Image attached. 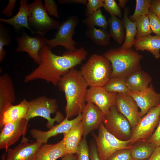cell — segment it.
<instances>
[{
    "label": "cell",
    "instance_id": "3957f363",
    "mask_svg": "<svg viewBox=\"0 0 160 160\" xmlns=\"http://www.w3.org/2000/svg\"><path fill=\"white\" fill-rule=\"evenodd\" d=\"M103 55L111 63L112 71L110 78L126 77L132 73L142 69L140 61L143 56L132 48H113L106 51Z\"/></svg>",
    "mask_w": 160,
    "mask_h": 160
},
{
    "label": "cell",
    "instance_id": "ba28073f",
    "mask_svg": "<svg viewBox=\"0 0 160 160\" xmlns=\"http://www.w3.org/2000/svg\"><path fill=\"white\" fill-rule=\"evenodd\" d=\"M102 123L106 129L118 139L124 141L130 139L132 133L130 124L116 105L111 107L105 115Z\"/></svg>",
    "mask_w": 160,
    "mask_h": 160
},
{
    "label": "cell",
    "instance_id": "cb8c5ba5",
    "mask_svg": "<svg viewBox=\"0 0 160 160\" xmlns=\"http://www.w3.org/2000/svg\"><path fill=\"white\" fill-rule=\"evenodd\" d=\"M63 134L64 137L63 140L67 154H75L83 134L81 120L76 124L68 131Z\"/></svg>",
    "mask_w": 160,
    "mask_h": 160
},
{
    "label": "cell",
    "instance_id": "2e32d148",
    "mask_svg": "<svg viewBox=\"0 0 160 160\" xmlns=\"http://www.w3.org/2000/svg\"><path fill=\"white\" fill-rule=\"evenodd\" d=\"M81 114L83 129V137L86 138L89 133L98 128L105 114L96 105L91 103H87Z\"/></svg>",
    "mask_w": 160,
    "mask_h": 160
},
{
    "label": "cell",
    "instance_id": "60d3db41",
    "mask_svg": "<svg viewBox=\"0 0 160 160\" xmlns=\"http://www.w3.org/2000/svg\"><path fill=\"white\" fill-rule=\"evenodd\" d=\"M147 140L156 147L160 145V120L155 130Z\"/></svg>",
    "mask_w": 160,
    "mask_h": 160
},
{
    "label": "cell",
    "instance_id": "9c48e42d",
    "mask_svg": "<svg viewBox=\"0 0 160 160\" xmlns=\"http://www.w3.org/2000/svg\"><path fill=\"white\" fill-rule=\"evenodd\" d=\"M160 120V104L151 109L132 130L129 145L148 139L152 134Z\"/></svg>",
    "mask_w": 160,
    "mask_h": 160
},
{
    "label": "cell",
    "instance_id": "7dc6e473",
    "mask_svg": "<svg viewBox=\"0 0 160 160\" xmlns=\"http://www.w3.org/2000/svg\"><path fill=\"white\" fill-rule=\"evenodd\" d=\"M61 160H76V156L74 154H68L63 156Z\"/></svg>",
    "mask_w": 160,
    "mask_h": 160
},
{
    "label": "cell",
    "instance_id": "4fadbf2b",
    "mask_svg": "<svg viewBox=\"0 0 160 160\" xmlns=\"http://www.w3.org/2000/svg\"><path fill=\"white\" fill-rule=\"evenodd\" d=\"M117 93L107 91L103 87H90L87 89L86 100L96 105L105 114L116 105Z\"/></svg>",
    "mask_w": 160,
    "mask_h": 160
},
{
    "label": "cell",
    "instance_id": "7c38bea8",
    "mask_svg": "<svg viewBox=\"0 0 160 160\" xmlns=\"http://www.w3.org/2000/svg\"><path fill=\"white\" fill-rule=\"evenodd\" d=\"M25 118L5 125L0 134V149L5 150L15 143L22 135L25 137L28 128Z\"/></svg>",
    "mask_w": 160,
    "mask_h": 160
},
{
    "label": "cell",
    "instance_id": "f546056e",
    "mask_svg": "<svg viewBox=\"0 0 160 160\" xmlns=\"http://www.w3.org/2000/svg\"><path fill=\"white\" fill-rule=\"evenodd\" d=\"M82 22L88 28L97 26L107 30L108 27V20L103 15L100 9L83 19Z\"/></svg>",
    "mask_w": 160,
    "mask_h": 160
},
{
    "label": "cell",
    "instance_id": "d590c367",
    "mask_svg": "<svg viewBox=\"0 0 160 160\" xmlns=\"http://www.w3.org/2000/svg\"><path fill=\"white\" fill-rule=\"evenodd\" d=\"M103 7L111 16L122 17V14L121 10L114 0H104Z\"/></svg>",
    "mask_w": 160,
    "mask_h": 160
},
{
    "label": "cell",
    "instance_id": "7bdbcfd3",
    "mask_svg": "<svg viewBox=\"0 0 160 160\" xmlns=\"http://www.w3.org/2000/svg\"><path fill=\"white\" fill-rule=\"evenodd\" d=\"M149 11L154 13L160 18V0H152Z\"/></svg>",
    "mask_w": 160,
    "mask_h": 160
},
{
    "label": "cell",
    "instance_id": "f35d334b",
    "mask_svg": "<svg viewBox=\"0 0 160 160\" xmlns=\"http://www.w3.org/2000/svg\"><path fill=\"white\" fill-rule=\"evenodd\" d=\"M130 149L119 150L111 155L107 160H131Z\"/></svg>",
    "mask_w": 160,
    "mask_h": 160
},
{
    "label": "cell",
    "instance_id": "e575fe53",
    "mask_svg": "<svg viewBox=\"0 0 160 160\" xmlns=\"http://www.w3.org/2000/svg\"><path fill=\"white\" fill-rule=\"evenodd\" d=\"M75 154L76 160H90L89 149L86 138L81 139Z\"/></svg>",
    "mask_w": 160,
    "mask_h": 160
},
{
    "label": "cell",
    "instance_id": "c3c4849f",
    "mask_svg": "<svg viewBox=\"0 0 160 160\" xmlns=\"http://www.w3.org/2000/svg\"><path fill=\"white\" fill-rule=\"evenodd\" d=\"M119 3L118 5L121 8H125V7L128 1L127 0H119Z\"/></svg>",
    "mask_w": 160,
    "mask_h": 160
},
{
    "label": "cell",
    "instance_id": "f6af8a7d",
    "mask_svg": "<svg viewBox=\"0 0 160 160\" xmlns=\"http://www.w3.org/2000/svg\"><path fill=\"white\" fill-rule=\"evenodd\" d=\"M87 0H59L58 3L59 4H81L86 5Z\"/></svg>",
    "mask_w": 160,
    "mask_h": 160
},
{
    "label": "cell",
    "instance_id": "ab89813d",
    "mask_svg": "<svg viewBox=\"0 0 160 160\" xmlns=\"http://www.w3.org/2000/svg\"><path fill=\"white\" fill-rule=\"evenodd\" d=\"M44 8L49 15L57 18H59L57 5L52 0H44Z\"/></svg>",
    "mask_w": 160,
    "mask_h": 160
},
{
    "label": "cell",
    "instance_id": "4316f807",
    "mask_svg": "<svg viewBox=\"0 0 160 160\" xmlns=\"http://www.w3.org/2000/svg\"><path fill=\"white\" fill-rule=\"evenodd\" d=\"M139 143L130 149L132 159L136 160L148 159L157 147L154 144L148 142L147 140L139 141Z\"/></svg>",
    "mask_w": 160,
    "mask_h": 160
},
{
    "label": "cell",
    "instance_id": "f1b7e54d",
    "mask_svg": "<svg viewBox=\"0 0 160 160\" xmlns=\"http://www.w3.org/2000/svg\"><path fill=\"white\" fill-rule=\"evenodd\" d=\"M85 35L97 45L105 46L109 44L111 36L107 30L95 27L89 28Z\"/></svg>",
    "mask_w": 160,
    "mask_h": 160
},
{
    "label": "cell",
    "instance_id": "52a82bcc",
    "mask_svg": "<svg viewBox=\"0 0 160 160\" xmlns=\"http://www.w3.org/2000/svg\"><path fill=\"white\" fill-rule=\"evenodd\" d=\"M94 138L98 155L100 160H107L113 153L123 149H130L133 145H130V141L120 140L109 132L102 122L98 128L97 135L92 134Z\"/></svg>",
    "mask_w": 160,
    "mask_h": 160
},
{
    "label": "cell",
    "instance_id": "e0dca14e",
    "mask_svg": "<svg viewBox=\"0 0 160 160\" xmlns=\"http://www.w3.org/2000/svg\"><path fill=\"white\" fill-rule=\"evenodd\" d=\"M28 141L26 138H23L21 143L15 148L5 150L6 160H35L37 151L44 143Z\"/></svg>",
    "mask_w": 160,
    "mask_h": 160
},
{
    "label": "cell",
    "instance_id": "7402d4cb",
    "mask_svg": "<svg viewBox=\"0 0 160 160\" xmlns=\"http://www.w3.org/2000/svg\"><path fill=\"white\" fill-rule=\"evenodd\" d=\"M27 2V0H21L19 10L16 14L8 19L0 18V21L12 25L16 31L24 27L28 28L32 34H35L28 24V17L30 14L28 8Z\"/></svg>",
    "mask_w": 160,
    "mask_h": 160
},
{
    "label": "cell",
    "instance_id": "ac0fdd59",
    "mask_svg": "<svg viewBox=\"0 0 160 160\" xmlns=\"http://www.w3.org/2000/svg\"><path fill=\"white\" fill-rule=\"evenodd\" d=\"M81 114L80 113L75 118L69 120L65 118L58 124L53 126L47 131H43L37 129H33L30 131V134L36 141L43 143H47L51 137L68 131L73 126L81 120Z\"/></svg>",
    "mask_w": 160,
    "mask_h": 160
},
{
    "label": "cell",
    "instance_id": "d4e9b609",
    "mask_svg": "<svg viewBox=\"0 0 160 160\" xmlns=\"http://www.w3.org/2000/svg\"><path fill=\"white\" fill-rule=\"evenodd\" d=\"M133 46L137 51L146 50L151 52L155 59L160 58V36L150 35L136 38Z\"/></svg>",
    "mask_w": 160,
    "mask_h": 160
},
{
    "label": "cell",
    "instance_id": "9a60e30c",
    "mask_svg": "<svg viewBox=\"0 0 160 160\" xmlns=\"http://www.w3.org/2000/svg\"><path fill=\"white\" fill-rule=\"evenodd\" d=\"M116 106L118 111L127 119L133 129L142 118L135 101L127 94L117 93Z\"/></svg>",
    "mask_w": 160,
    "mask_h": 160
},
{
    "label": "cell",
    "instance_id": "bcb514c9",
    "mask_svg": "<svg viewBox=\"0 0 160 160\" xmlns=\"http://www.w3.org/2000/svg\"><path fill=\"white\" fill-rule=\"evenodd\" d=\"M147 160H160V145L156 148Z\"/></svg>",
    "mask_w": 160,
    "mask_h": 160
},
{
    "label": "cell",
    "instance_id": "83f0119b",
    "mask_svg": "<svg viewBox=\"0 0 160 160\" xmlns=\"http://www.w3.org/2000/svg\"><path fill=\"white\" fill-rule=\"evenodd\" d=\"M108 23L111 37L119 44L123 43L125 37V31L122 20L116 16H111Z\"/></svg>",
    "mask_w": 160,
    "mask_h": 160
},
{
    "label": "cell",
    "instance_id": "8d00e7d4",
    "mask_svg": "<svg viewBox=\"0 0 160 160\" xmlns=\"http://www.w3.org/2000/svg\"><path fill=\"white\" fill-rule=\"evenodd\" d=\"M104 0H88L86 5V16L88 17L103 7Z\"/></svg>",
    "mask_w": 160,
    "mask_h": 160
},
{
    "label": "cell",
    "instance_id": "1f68e13d",
    "mask_svg": "<svg viewBox=\"0 0 160 160\" xmlns=\"http://www.w3.org/2000/svg\"><path fill=\"white\" fill-rule=\"evenodd\" d=\"M137 33L136 38H139L150 35L152 31L150 28L148 15L139 17L135 21Z\"/></svg>",
    "mask_w": 160,
    "mask_h": 160
},
{
    "label": "cell",
    "instance_id": "603a6c76",
    "mask_svg": "<svg viewBox=\"0 0 160 160\" xmlns=\"http://www.w3.org/2000/svg\"><path fill=\"white\" fill-rule=\"evenodd\" d=\"M127 88L130 92L143 90L148 87L152 78L142 69L130 73L126 77Z\"/></svg>",
    "mask_w": 160,
    "mask_h": 160
},
{
    "label": "cell",
    "instance_id": "6da1fadb",
    "mask_svg": "<svg viewBox=\"0 0 160 160\" xmlns=\"http://www.w3.org/2000/svg\"><path fill=\"white\" fill-rule=\"evenodd\" d=\"M52 48L46 44L41 49L39 55L41 62L36 68L25 77V83L40 79L57 86L62 76L81 64L87 55V51L83 47L74 51L67 50L61 56L54 54Z\"/></svg>",
    "mask_w": 160,
    "mask_h": 160
},
{
    "label": "cell",
    "instance_id": "484cf974",
    "mask_svg": "<svg viewBox=\"0 0 160 160\" xmlns=\"http://www.w3.org/2000/svg\"><path fill=\"white\" fill-rule=\"evenodd\" d=\"M129 9L124 8L123 16L122 21L125 31V37L123 44L121 47L126 49L131 48L134 45V43L137 33V29L135 22L131 21L128 17Z\"/></svg>",
    "mask_w": 160,
    "mask_h": 160
},
{
    "label": "cell",
    "instance_id": "f907efd6",
    "mask_svg": "<svg viewBox=\"0 0 160 160\" xmlns=\"http://www.w3.org/2000/svg\"><path fill=\"white\" fill-rule=\"evenodd\" d=\"M131 160H135V159H132Z\"/></svg>",
    "mask_w": 160,
    "mask_h": 160
},
{
    "label": "cell",
    "instance_id": "30bf717a",
    "mask_svg": "<svg viewBox=\"0 0 160 160\" xmlns=\"http://www.w3.org/2000/svg\"><path fill=\"white\" fill-rule=\"evenodd\" d=\"M79 21L78 18L75 15L69 17L60 25L55 37L47 39L46 44L52 48L61 46L64 47L67 50H76L75 45L77 43L73 40V37Z\"/></svg>",
    "mask_w": 160,
    "mask_h": 160
},
{
    "label": "cell",
    "instance_id": "d6986e66",
    "mask_svg": "<svg viewBox=\"0 0 160 160\" xmlns=\"http://www.w3.org/2000/svg\"><path fill=\"white\" fill-rule=\"evenodd\" d=\"M28 108V101L23 99L16 105L10 104L0 113V127L6 124L25 118Z\"/></svg>",
    "mask_w": 160,
    "mask_h": 160
},
{
    "label": "cell",
    "instance_id": "44dd1931",
    "mask_svg": "<svg viewBox=\"0 0 160 160\" xmlns=\"http://www.w3.org/2000/svg\"><path fill=\"white\" fill-rule=\"evenodd\" d=\"M67 154L62 140L55 144H43L37 151L35 160H56Z\"/></svg>",
    "mask_w": 160,
    "mask_h": 160
},
{
    "label": "cell",
    "instance_id": "d6a6232c",
    "mask_svg": "<svg viewBox=\"0 0 160 160\" xmlns=\"http://www.w3.org/2000/svg\"><path fill=\"white\" fill-rule=\"evenodd\" d=\"M152 2L151 0H136L135 9L133 15L129 16L130 20L135 22L139 17L148 15Z\"/></svg>",
    "mask_w": 160,
    "mask_h": 160
},
{
    "label": "cell",
    "instance_id": "277c9868",
    "mask_svg": "<svg viewBox=\"0 0 160 160\" xmlns=\"http://www.w3.org/2000/svg\"><path fill=\"white\" fill-rule=\"evenodd\" d=\"M80 71L90 87H103L110 79L112 69L108 59L103 55L95 54L91 56Z\"/></svg>",
    "mask_w": 160,
    "mask_h": 160
},
{
    "label": "cell",
    "instance_id": "681fc988",
    "mask_svg": "<svg viewBox=\"0 0 160 160\" xmlns=\"http://www.w3.org/2000/svg\"><path fill=\"white\" fill-rule=\"evenodd\" d=\"M6 153L5 152L2 154L1 157V160H6Z\"/></svg>",
    "mask_w": 160,
    "mask_h": 160
},
{
    "label": "cell",
    "instance_id": "5bb4252c",
    "mask_svg": "<svg viewBox=\"0 0 160 160\" xmlns=\"http://www.w3.org/2000/svg\"><path fill=\"white\" fill-rule=\"evenodd\" d=\"M127 94L134 99L140 108V113L142 117L151 109L160 104V93L156 92L151 83L143 90L129 91Z\"/></svg>",
    "mask_w": 160,
    "mask_h": 160
},
{
    "label": "cell",
    "instance_id": "4dcf8cb0",
    "mask_svg": "<svg viewBox=\"0 0 160 160\" xmlns=\"http://www.w3.org/2000/svg\"><path fill=\"white\" fill-rule=\"evenodd\" d=\"M103 87L109 92L117 93L127 94L129 92L127 85L126 77L110 78Z\"/></svg>",
    "mask_w": 160,
    "mask_h": 160
},
{
    "label": "cell",
    "instance_id": "836d02e7",
    "mask_svg": "<svg viewBox=\"0 0 160 160\" xmlns=\"http://www.w3.org/2000/svg\"><path fill=\"white\" fill-rule=\"evenodd\" d=\"M10 37L7 30L3 25H0V62H1L6 56V51L4 49L5 45L10 44Z\"/></svg>",
    "mask_w": 160,
    "mask_h": 160
},
{
    "label": "cell",
    "instance_id": "8fae6325",
    "mask_svg": "<svg viewBox=\"0 0 160 160\" xmlns=\"http://www.w3.org/2000/svg\"><path fill=\"white\" fill-rule=\"evenodd\" d=\"M44 36L43 34H38L35 36H31L22 31L21 35L16 38L18 44L16 51L27 52L34 61L39 65L41 61L39 51L46 44L48 39Z\"/></svg>",
    "mask_w": 160,
    "mask_h": 160
},
{
    "label": "cell",
    "instance_id": "b9f144b4",
    "mask_svg": "<svg viewBox=\"0 0 160 160\" xmlns=\"http://www.w3.org/2000/svg\"><path fill=\"white\" fill-rule=\"evenodd\" d=\"M16 1V0H9L7 5L2 10V14L5 16L10 17L12 15Z\"/></svg>",
    "mask_w": 160,
    "mask_h": 160
},
{
    "label": "cell",
    "instance_id": "7a4b0ae2",
    "mask_svg": "<svg viewBox=\"0 0 160 160\" xmlns=\"http://www.w3.org/2000/svg\"><path fill=\"white\" fill-rule=\"evenodd\" d=\"M57 86L65 94V118L69 119L81 113L86 104L88 86L80 71L74 68L71 69L61 77Z\"/></svg>",
    "mask_w": 160,
    "mask_h": 160
},
{
    "label": "cell",
    "instance_id": "8992f818",
    "mask_svg": "<svg viewBox=\"0 0 160 160\" xmlns=\"http://www.w3.org/2000/svg\"><path fill=\"white\" fill-rule=\"evenodd\" d=\"M27 6L30 14L28 17L29 26L35 34L45 35L50 31L57 30L59 22L50 17L41 0H35Z\"/></svg>",
    "mask_w": 160,
    "mask_h": 160
},
{
    "label": "cell",
    "instance_id": "74e56055",
    "mask_svg": "<svg viewBox=\"0 0 160 160\" xmlns=\"http://www.w3.org/2000/svg\"><path fill=\"white\" fill-rule=\"evenodd\" d=\"M148 15L152 32L156 35L160 36V18L154 13L150 11Z\"/></svg>",
    "mask_w": 160,
    "mask_h": 160
},
{
    "label": "cell",
    "instance_id": "5b68a950",
    "mask_svg": "<svg viewBox=\"0 0 160 160\" xmlns=\"http://www.w3.org/2000/svg\"><path fill=\"white\" fill-rule=\"evenodd\" d=\"M58 106L55 98L42 95L28 101V108L25 117L27 121L36 117H42L47 121L46 127L50 129L55 122L59 123L64 117L61 113L57 111Z\"/></svg>",
    "mask_w": 160,
    "mask_h": 160
},
{
    "label": "cell",
    "instance_id": "ffe728a7",
    "mask_svg": "<svg viewBox=\"0 0 160 160\" xmlns=\"http://www.w3.org/2000/svg\"><path fill=\"white\" fill-rule=\"evenodd\" d=\"M15 99L13 82L10 76L4 73L0 76V113Z\"/></svg>",
    "mask_w": 160,
    "mask_h": 160
},
{
    "label": "cell",
    "instance_id": "ee69618b",
    "mask_svg": "<svg viewBox=\"0 0 160 160\" xmlns=\"http://www.w3.org/2000/svg\"><path fill=\"white\" fill-rule=\"evenodd\" d=\"M89 151L90 160H100L96 145L95 143L91 144Z\"/></svg>",
    "mask_w": 160,
    "mask_h": 160
}]
</instances>
